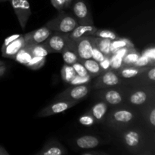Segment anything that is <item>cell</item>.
Returning a JSON list of instances; mask_svg holds the SVG:
<instances>
[{
    "instance_id": "36",
    "label": "cell",
    "mask_w": 155,
    "mask_h": 155,
    "mask_svg": "<svg viewBox=\"0 0 155 155\" xmlns=\"http://www.w3.org/2000/svg\"><path fill=\"white\" fill-rule=\"evenodd\" d=\"M92 77H79V76H76L75 78L71 82V85H74V86H76V85H81V84H85V83H87L90 80V79Z\"/></svg>"
},
{
    "instance_id": "4",
    "label": "cell",
    "mask_w": 155,
    "mask_h": 155,
    "mask_svg": "<svg viewBox=\"0 0 155 155\" xmlns=\"http://www.w3.org/2000/svg\"><path fill=\"white\" fill-rule=\"evenodd\" d=\"M10 2L21 28L25 29L31 15L30 3L27 0H10Z\"/></svg>"
},
{
    "instance_id": "8",
    "label": "cell",
    "mask_w": 155,
    "mask_h": 155,
    "mask_svg": "<svg viewBox=\"0 0 155 155\" xmlns=\"http://www.w3.org/2000/svg\"><path fill=\"white\" fill-rule=\"evenodd\" d=\"M52 33V31L46 26L40 27L33 31L24 35V39L27 44H39L46 40L47 38Z\"/></svg>"
},
{
    "instance_id": "1",
    "label": "cell",
    "mask_w": 155,
    "mask_h": 155,
    "mask_svg": "<svg viewBox=\"0 0 155 155\" xmlns=\"http://www.w3.org/2000/svg\"><path fill=\"white\" fill-rule=\"evenodd\" d=\"M78 25L75 17L63 12L45 24V26L52 32L61 33H70Z\"/></svg>"
},
{
    "instance_id": "2",
    "label": "cell",
    "mask_w": 155,
    "mask_h": 155,
    "mask_svg": "<svg viewBox=\"0 0 155 155\" xmlns=\"http://www.w3.org/2000/svg\"><path fill=\"white\" fill-rule=\"evenodd\" d=\"M71 41L68 33H61L52 32L46 40L42 42V45L49 53H61L68 46Z\"/></svg>"
},
{
    "instance_id": "9",
    "label": "cell",
    "mask_w": 155,
    "mask_h": 155,
    "mask_svg": "<svg viewBox=\"0 0 155 155\" xmlns=\"http://www.w3.org/2000/svg\"><path fill=\"white\" fill-rule=\"evenodd\" d=\"M25 45L24 35H21L19 37L11 42L5 46L2 47V54L4 58L13 59L18 51L24 48Z\"/></svg>"
},
{
    "instance_id": "44",
    "label": "cell",
    "mask_w": 155,
    "mask_h": 155,
    "mask_svg": "<svg viewBox=\"0 0 155 155\" xmlns=\"http://www.w3.org/2000/svg\"><path fill=\"white\" fill-rule=\"evenodd\" d=\"M6 1H10V0H0V2H6Z\"/></svg>"
},
{
    "instance_id": "18",
    "label": "cell",
    "mask_w": 155,
    "mask_h": 155,
    "mask_svg": "<svg viewBox=\"0 0 155 155\" xmlns=\"http://www.w3.org/2000/svg\"><path fill=\"white\" fill-rule=\"evenodd\" d=\"M80 62L84 65L86 69L87 70L88 73L92 77H98V76L103 74L102 69L100 66V64L98 61L94 60V59H86V60L80 61Z\"/></svg>"
},
{
    "instance_id": "30",
    "label": "cell",
    "mask_w": 155,
    "mask_h": 155,
    "mask_svg": "<svg viewBox=\"0 0 155 155\" xmlns=\"http://www.w3.org/2000/svg\"><path fill=\"white\" fill-rule=\"evenodd\" d=\"M71 66L73 67L74 71H75L76 74H77V75L79 76V77H92L90 75H89V74L88 73L87 70L86 69V68L84 67V65H83L80 61L76 62V63L73 64Z\"/></svg>"
},
{
    "instance_id": "16",
    "label": "cell",
    "mask_w": 155,
    "mask_h": 155,
    "mask_svg": "<svg viewBox=\"0 0 155 155\" xmlns=\"http://www.w3.org/2000/svg\"><path fill=\"white\" fill-rule=\"evenodd\" d=\"M92 42L95 44V46L104 54V56H108L110 57L111 55V51H110V45L113 40L107 39H104V38L97 37V36H91Z\"/></svg>"
},
{
    "instance_id": "40",
    "label": "cell",
    "mask_w": 155,
    "mask_h": 155,
    "mask_svg": "<svg viewBox=\"0 0 155 155\" xmlns=\"http://www.w3.org/2000/svg\"><path fill=\"white\" fill-rule=\"evenodd\" d=\"M83 155H96V154H107L104 152H98V151H87V152L82 153Z\"/></svg>"
},
{
    "instance_id": "24",
    "label": "cell",
    "mask_w": 155,
    "mask_h": 155,
    "mask_svg": "<svg viewBox=\"0 0 155 155\" xmlns=\"http://www.w3.org/2000/svg\"><path fill=\"white\" fill-rule=\"evenodd\" d=\"M104 99L108 104L115 105L122 102L123 97L120 92L116 90H110L104 94Z\"/></svg>"
},
{
    "instance_id": "21",
    "label": "cell",
    "mask_w": 155,
    "mask_h": 155,
    "mask_svg": "<svg viewBox=\"0 0 155 155\" xmlns=\"http://www.w3.org/2000/svg\"><path fill=\"white\" fill-rule=\"evenodd\" d=\"M124 140L127 146L130 148H135L139 145L140 135L136 130H130L124 134Z\"/></svg>"
},
{
    "instance_id": "26",
    "label": "cell",
    "mask_w": 155,
    "mask_h": 155,
    "mask_svg": "<svg viewBox=\"0 0 155 155\" xmlns=\"http://www.w3.org/2000/svg\"><path fill=\"white\" fill-rule=\"evenodd\" d=\"M148 98V94L145 91H136L130 95L129 101L130 103L135 105H140L146 102Z\"/></svg>"
},
{
    "instance_id": "3",
    "label": "cell",
    "mask_w": 155,
    "mask_h": 155,
    "mask_svg": "<svg viewBox=\"0 0 155 155\" xmlns=\"http://www.w3.org/2000/svg\"><path fill=\"white\" fill-rule=\"evenodd\" d=\"M89 91H90V86L88 85H76L62 92L56 97V98L58 100H65V101H80V100L85 98L88 95Z\"/></svg>"
},
{
    "instance_id": "31",
    "label": "cell",
    "mask_w": 155,
    "mask_h": 155,
    "mask_svg": "<svg viewBox=\"0 0 155 155\" xmlns=\"http://www.w3.org/2000/svg\"><path fill=\"white\" fill-rule=\"evenodd\" d=\"M135 67H140V68H149V67L154 66V63H153L146 55L144 54H140L138 58L137 61L133 65Z\"/></svg>"
},
{
    "instance_id": "28",
    "label": "cell",
    "mask_w": 155,
    "mask_h": 155,
    "mask_svg": "<svg viewBox=\"0 0 155 155\" xmlns=\"http://www.w3.org/2000/svg\"><path fill=\"white\" fill-rule=\"evenodd\" d=\"M45 63V57L40 56H33L31 60L26 65L28 68L31 70H38L42 68Z\"/></svg>"
},
{
    "instance_id": "11",
    "label": "cell",
    "mask_w": 155,
    "mask_h": 155,
    "mask_svg": "<svg viewBox=\"0 0 155 155\" xmlns=\"http://www.w3.org/2000/svg\"><path fill=\"white\" fill-rule=\"evenodd\" d=\"M98 28L93 24H88V25H80L79 24L71 33H68V35H69L70 39L72 40H76V39L84 37V36H94Z\"/></svg>"
},
{
    "instance_id": "41",
    "label": "cell",
    "mask_w": 155,
    "mask_h": 155,
    "mask_svg": "<svg viewBox=\"0 0 155 155\" xmlns=\"http://www.w3.org/2000/svg\"><path fill=\"white\" fill-rule=\"evenodd\" d=\"M0 155H9V153L0 145Z\"/></svg>"
},
{
    "instance_id": "19",
    "label": "cell",
    "mask_w": 155,
    "mask_h": 155,
    "mask_svg": "<svg viewBox=\"0 0 155 155\" xmlns=\"http://www.w3.org/2000/svg\"><path fill=\"white\" fill-rule=\"evenodd\" d=\"M134 48V45L130 39L119 37L118 39L112 41L111 45H110V51H111V54H113L122 48Z\"/></svg>"
},
{
    "instance_id": "14",
    "label": "cell",
    "mask_w": 155,
    "mask_h": 155,
    "mask_svg": "<svg viewBox=\"0 0 155 155\" xmlns=\"http://www.w3.org/2000/svg\"><path fill=\"white\" fill-rule=\"evenodd\" d=\"M76 145L82 149H92L100 145V140L93 136H83L76 140Z\"/></svg>"
},
{
    "instance_id": "7",
    "label": "cell",
    "mask_w": 155,
    "mask_h": 155,
    "mask_svg": "<svg viewBox=\"0 0 155 155\" xmlns=\"http://www.w3.org/2000/svg\"><path fill=\"white\" fill-rule=\"evenodd\" d=\"M74 46L80 61L92 58V42L90 36H84L73 40Z\"/></svg>"
},
{
    "instance_id": "17",
    "label": "cell",
    "mask_w": 155,
    "mask_h": 155,
    "mask_svg": "<svg viewBox=\"0 0 155 155\" xmlns=\"http://www.w3.org/2000/svg\"><path fill=\"white\" fill-rule=\"evenodd\" d=\"M107 108H108V107L105 102L100 101V102L94 104L89 113L95 118L96 122H101L104 120V117H105L106 113L107 111Z\"/></svg>"
},
{
    "instance_id": "13",
    "label": "cell",
    "mask_w": 155,
    "mask_h": 155,
    "mask_svg": "<svg viewBox=\"0 0 155 155\" xmlns=\"http://www.w3.org/2000/svg\"><path fill=\"white\" fill-rule=\"evenodd\" d=\"M61 54H62L63 60L66 64L72 65L73 64L76 63L77 61H80V58L76 51L74 46V42L72 39H71L70 42L68 43V46L63 50Z\"/></svg>"
},
{
    "instance_id": "32",
    "label": "cell",
    "mask_w": 155,
    "mask_h": 155,
    "mask_svg": "<svg viewBox=\"0 0 155 155\" xmlns=\"http://www.w3.org/2000/svg\"><path fill=\"white\" fill-rule=\"evenodd\" d=\"M79 122H80L83 126L91 127V126L94 125V124L96 123V120H95V118H94L90 114L87 113L80 117V119H79Z\"/></svg>"
},
{
    "instance_id": "38",
    "label": "cell",
    "mask_w": 155,
    "mask_h": 155,
    "mask_svg": "<svg viewBox=\"0 0 155 155\" xmlns=\"http://www.w3.org/2000/svg\"><path fill=\"white\" fill-rule=\"evenodd\" d=\"M148 78L152 82L155 80V68L154 66L151 67V68H149L148 70Z\"/></svg>"
},
{
    "instance_id": "39",
    "label": "cell",
    "mask_w": 155,
    "mask_h": 155,
    "mask_svg": "<svg viewBox=\"0 0 155 155\" xmlns=\"http://www.w3.org/2000/svg\"><path fill=\"white\" fill-rule=\"evenodd\" d=\"M149 122L152 127L155 126V110L154 108L151 109V111L149 115Z\"/></svg>"
},
{
    "instance_id": "22",
    "label": "cell",
    "mask_w": 155,
    "mask_h": 155,
    "mask_svg": "<svg viewBox=\"0 0 155 155\" xmlns=\"http://www.w3.org/2000/svg\"><path fill=\"white\" fill-rule=\"evenodd\" d=\"M133 113L128 110H118L114 112L113 115V119L116 122L127 124L133 119Z\"/></svg>"
},
{
    "instance_id": "20",
    "label": "cell",
    "mask_w": 155,
    "mask_h": 155,
    "mask_svg": "<svg viewBox=\"0 0 155 155\" xmlns=\"http://www.w3.org/2000/svg\"><path fill=\"white\" fill-rule=\"evenodd\" d=\"M139 56H140V54L134 48H129L123 57V67L133 66L135 63L137 61Z\"/></svg>"
},
{
    "instance_id": "5",
    "label": "cell",
    "mask_w": 155,
    "mask_h": 155,
    "mask_svg": "<svg viewBox=\"0 0 155 155\" xmlns=\"http://www.w3.org/2000/svg\"><path fill=\"white\" fill-rule=\"evenodd\" d=\"M73 12L80 25L93 24L92 15L88 8L87 5L83 0H77L73 5Z\"/></svg>"
},
{
    "instance_id": "29",
    "label": "cell",
    "mask_w": 155,
    "mask_h": 155,
    "mask_svg": "<svg viewBox=\"0 0 155 155\" xmlns=\"http://www.w3.org/2000/svg\"><path fill=\"white\" fill-rule=\"evenodd\" d=\"M94 36L110 39V40H115V39L119 38V36H117V35L114 32L110 31V30H98V29L95 33Z\"/></svg>"
},
{
    "instance_id": "34",
    "label": "cell",
    "mask_w": 155,
    "mask_h": 155,
    "mask_svg": "<svg viewBox=\"0 0 155 155\" xmlns=\"http://www.w3.org/2000/svg\"><path fill=\"white\" fill-rule=\"evenodd\" d=\"M91 37V36H90ZM92 58L94 59L95 61H98V63H100L101 61H102L104 58H105L106 56H104V54L97 48L95 45V44L92 42Z\"/></svg>"
},
{
    "instance_id": "42",
    "label": "cell",
    "mask_w": 155,
    "mask_h": 155,
    "mask_svg": "<svg viewBox=\"0 0 155 155\" xmlns=\"http://www.w3.org/2000/svg\"><path fill=\"white\" fill-rule=\"evenodd\" d=\"M6 71V67L5 65H1L0 66V77H2V76L3 75V74H5V72Z\"/></svg>"
},
{
    "instance_id": "25",
    "label": "cell",
    "mask_w": 155,
    "mask_h": 155,
    "mask_svg": "<svg viewBox=\"0 0 155 155\" xmlns=\"http://www.w3.org/2000/svg\"><path fill=\"white\" fill-rule=\"evenodd\" d=\"M32 57H33V55L31 54V53L24 46V48H22L21 50L18 51V52L15 54L13 59L16 61L17 62H18V63L26 66L30 62V61L31 60Z\"/></svg>"
},
{
    "instance_id": "15",
    "label": "cell",
    "mask_w": 155,
    "mask_h": 155,
    "mask_svg": "<svg viewBox=\"0 0 155 155\" xmlns=\"http://www.w3.org/2000/svg\"><path fill=\"white\" fill-rule=\"evenodd\" d=\"M149 68H140V67L129 66V67H122L118 71V74L123 78L130 79L136 77L142 73L146 72Z\"/></svg>"
},
{
    "instance_id": "27",
    "label": "cell",
    "mask_w": 155,
    "mask_h": 155,
    "mask_svg": "<svg viewBox=\"0 0 155 155\" xmlns=\"http://www.w3.org/2000/svg\"><path fill=\"white\" fill-rule=\"evenodd\" d=\"M61 73L62 80L67 83H71V82L77 76V74L74 71L73 67L71 65L66 64L62 67Z\"/></svg>"
},
{
    "instance_id": "43",
    "label": "cell",
    "mask_w": 155,
    "mask_h": 155,
    "mask_svg": "<svg viewBox=\"0 0 155 155\" xmlns=\"http://www.w3.org/2000/svg\"><path fill=\"white\" fill-rule=\"evenodd\" d=\"M5 64V62L2 61H0V66L1 65H4Z\"/></svg>"
},
{
    "instance_id": "23",
    "label": "cell",
    "mask_w": 155,
    "mask_h": 155,
    "mask_svg": "<svg viewBox=\"0 0 155 155\" xmlns=\"http://www.w3.org/2000/svg\"><path fill=\"white\" fill-rule=\"evenodd\" d=\"M25 47L30 51L33 56L46 57L49 52L41 43L39 44H27Z\"/></svg>"
},
{
    "instance_id": "10",
    "label": "cell",
    "mask_w": 155,
    "mask_h": 155,
    "mask_svg": "<svg viewBox=\"0 0 155 155\" xmlns=\"http://www.w3.org/2000/svg\"><path fill=\"white\" fill-rule=\"evenodd\" d=\"M120 83V79L114 70H110L104 72L99 78L97 80L95 87L104 88L107 86H114Z\"/></svg>"
},
{
    "instance_id": "33",
    "label": "cell",
    "mask_w": 155,
    "mask_h": 155,
    "mask_svg": "<svg viewBox=\"0 0 155 155\" xmlns=\"http://www.w3.org/2000/svg\"><path fill=\"white\" fill-rule=\"evenodd\" d=\"M51 4L58 11H62L63 9L70 7L72 0H51Z\"/></svg>"
},
{
    "instance_id": "35",
    "label": "cell",
    "mask_w": 155,
    "mask_h": 155,
    "mask_svg": "<svg viewBox=\"0 0 155 155\" xmlns=\"http://www.w3.org/2000/svg\"><path fill=\"white\" fill-rule=\"evenodd\" d=\"M100 66H101V69H102L103 73L106 72L107 71H110L111 69V61H110V58L107 56L105 57V58L102 61L100 62Z\"/></svg>"
},
{
    "instance_id": "6",
    "label": "cell",
    "mask_w": 155,
    "mask_h": 155,
    "mask_svg": "<svg viewBox=\"0 0 155 155\" xmlns=\"http://www.w3.org/2000/svg\"><path fill=\"white\" fill-rule=\"evenodd\" d=\"M77 103H78V101L58 100L56 102L52 103V104L45 107L42 110H41L38 113L37 116L40 117H45L51 116V115L62 113V112H64L65 110L75 106Z\"/></svg>"
},
{
    "instance_id": "37",
    "label": "cell",
    "mask_w": 155,
    "mask_h": 155,
    "mask_svg": "<svg viewBox=\"0 0 155 155\" xmlns=\"http://www.w3.org/2000/svg\"><path fill=\"white\" fill-rule=\"evenodd\" d=\"M145 55H146L153 63H154V59H155V51L154 47H151V48H148L147 49H145L144 51V52L142 53Z\"/></svg>"
},
{
    "instance_id": "12",
    "label": "cell",
    "mask_w": 155,
    "mask_h": 155,
    "mask_svg": "<svg viewBox=\"0 0 155 155\" xmlns=\"http://www.w3.org/2000/svg\"><path fill=\"white\" fill-rule=\"evenodd\" d=\"M67 153L68 151L59 142L53 140L45 144L40 151L36 153V155H63Z\"/></svg>"
}]
</instances>
